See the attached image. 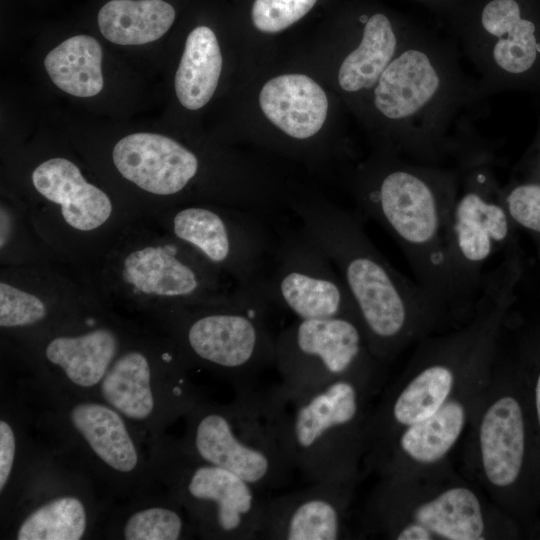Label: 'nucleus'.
<instances>
[{
	"label": "nucleus",
	"instance_id": "1",
	"mask_svg": "<svg viewBox=\"0 0 540 540\" xmlns=\"http://www.w3.org/2000/svg\"><path fill=\"white\" fill-rule=\"evenodd\" d=\"M85 276L106 308L152 319L249 296L152 218L133 220Z\"/></svg>",
	"mask_w": 540,
	"mask_h": 540
},
{
	"label": "nucleus",
	"instance_id": "2",
	"mask_svg": "<svg viewBox=\"0 0 540 540\" xmlns=\"http://www.w3.org/2000/svg\"><path fill=\"white\" fill-rule=\"evenodd\" d=\"M358 213L382 226L396 241L436 308L458 302L447 254L450 216L459 176L408 163L358 167Z\"/></svg>",
	"mask_w": 540,
	"mask_h": 540
},
{
	"label": "nucleus",
	"instance_id": "3",
	"mask_svg": "<svg viewBox=\"0 0 540 540\" xmlns=\"http://www.w3.org/2000/svg\"><path fill=\"white\" fill-rule=\"evenodd\" d=\"M289 206L336 267L373 354L391 352L418 317L437 309L416 281L379 252L357 211L318 198L291 199Z\"/></svg>",
	"mask_w": 540,
	"mask_h": 540
},
{
	"label": "nucleus",
	"instance_id": "4",
	"mask_svg": "<svg viewBox=\"0 0 540 540\" xmlns=\"http://www.w3.org/2000/svg\"><path fill=\"white\" fill-rule=\"evenodd\" d=\"M21 392L34 407L25 405L34 426L110 497L129 500L157 490L147 441L102 399L53 390L30 378Z\"/></svg>",
	"mask_w": 540,
	"mask_h": 540
},
{
	"label": "nucleus",
	"instance_id": "5",
	"mask_svg": "<svg viewBox=\"0 0 540 540\" xmlns=\"http://www.w3.org/2000/svg\"><path fill=\"white\" fill-rule=\"evenodd\" d=\"M19 201L38 234L66 264L87 274L136 218L122 200L88 180L64 156H52L29 174Z\"/></svg>",
	"mask_w": 540,
	"mask_h": 540
},
{
	"label": "nucleus",
	"instance_id": "6",
	"mask_svg": "<svg viewBox=\"0 0 540 540\" xmlns=\"http://www.w3.org/2000/svg\"><path fill=\"white\" fill-rule=\"evenodd\" d=\"M269 305L244 296L231 302L178 307L155 318L189 369L201 368L249 389L275 366V340L265 321Z\"/></svg>",
	"mask_w": 540,
	"mask_h": 540
},
{
	"label": "nucleus",
	"instance_id": "7",
	"mask_svg": "<svg viewBox=\"0 0 540 540\" xmlns=\"http://www.w3.org/2000/svg\"><path fill=\"white\" fill-rule=\"evenodd\" d=\"M184 419L179 440L201 460L237 474L263 492L289 483L294 469L281 445L267 392L238 390L226 405L202 398Z\"/></svg>",
	"mask_w": 540,
	"mask_h": 540
},
{
	"label": "nucleus",
	"instance_id": "8",
	"mask_svg": "<svg viewBox=\"0 0 540 540\" xmlns=\"http://www.w3.org/2000/svg\"><path fill=\"white\" fill-rule=\"evenodd\" d=\"M278 436L292 468L309 482L347 481L361 418L354 378L290 393L279 385L267 392Z\"/></svg>",
	"mask_w": 540,
	"mask_h": 540
},
{
	"label": "nucleus",
	"instance_id": "9",
	"mask_svg": "<svg viewBox=\"0 0 540 540\" xmlns=\"http://www.w3.org/2000/svg\"><path fill=\"white\" fill-rule=\"evenodd\" d=\"M159 485L186 512L197 537L259 539L264 492L237 474L201 460L165 434L147 441Z\"/></svg>",
	"mask_w": 540,
	"mask_h": 540
},
{
	"label": "nucleus",
	"instance_id": "10",
	"mask_svg": "<svg viewBox=\"0 0 540 540\" xmlns=\"http://www.w3.org/2000/svg\"><path fill=\"white\" fill-rule=\"evenodd\" d=\"M189 370L167 336L142 329L108 370L97 397L148 441L164 435L202 399Z\"/></svg>",
	"mask_w": 540,
	"mask_h": 540
},
{
	"label": "nucleus",
	"instance_id": "11",
	"mask_svg": "<svg viewBox=\"0 0 540 540\" xmlns=\"http://www.w3.org/2000/svg\"><path fill=\"white\" fill-rule=\"evenodd\" d=\"M262 215L237 206L197 202L148 218L229 278L239 291L268 304L263 287L277 239Z\"/></svg>",
	"mask_w": 540,
	"mask_h": 540
},
{
	"label": "nucleus",
	"instance_id": "12",
	"mask_svg": "<svg viewBox=\"0 0 540 540\" xmlns=\"http://www.w3.org/2000/svg\"><path fill=\"white\" fill-rule=\"evenodd\" d=\"M142 329L107 309L70 326L1 343L33 381L53 390L97 397L108 370Z\"/></svg>",
	"mask_w": 540,
	"mask_h": 540
},
{
	"label": "nucleus",
	"instance_id": "13",
	"mask_svg": "<svg viewBox=\"0 0 540 540\" xmlns=\"http://www.w3.org/2000/svg\"><path fill=\"white\" fill-rule=\"evenodd\" d=\"M94 483L63 453L49 451L1 519L5 538L81 540L98 536L110 506L99 500Z\"/></svg>",
	"mask_w": 540,
	"mask_h": 540
},
{
	"label": "nucleus",
	"instance_id": "14",
	"mask_svg": "<svg viewBox=\"0 0 540 540\" xmlns=\"http://www.w3.org/2000/svg\"><path fill=\"white\" fill-rule=\"evenodd\" d=\"M487 158H463L451 211L447 254L458 302L479 296L486 264L511 238L514 222Z\"/></svg>",
	"mask_w": 540,
	"mask_h": 540
},
{
	"label": "nucleus",
	"instance_id": "15",
	"mask_svg": "<svg viewBox=\"0 0 540 540\" xmlns=\"http://www.w3.org/2000/svg\"><path fill=\"white\" fill-rule=\"evenodd\" d=\"M84 274L67 264L1 266V340L70 326L107 310Z\"/></svg>",
	"mask_w": 540,
	"mask_h": 540
},
{
	"label": "nucleus",
	"instance_id": "16",
	"mask_svg": "<svg viewBox=\"0 0 540 540\" xmlns=\"http://www.w3.org/2000/svg\"><path fill=\"white\" fill-rule=\"evenodd\" d=\"M371 352L362 326L348 317L298 319L275 340V367L290 393L354 378L367 365Z\"/></svg>",
	"mask_w": 540,
	"mask_h": 540
},
{
	"label": "nucleus",
	"instance_id": "17",
	"mask_svg": "<svg viewBox=\"0 0 540 540\" xmlns=\"http://www.w3.org/2000/svg\"><path fill=\"white\" fill-rule=\"evenodd\" d=\"M263 298L298 319L348 317L360 322L336 267L303 227L277 238Z\"/></svg>",
	"mask_w": 540,
	"mask_h": 540
},
{
	"label": "nucleus",
	"instance_id": "18",
	"mask_svg": "<svg viewBox=\"0 0 540 540\" xmlns=\"http://www.w3.org/2000/svg\"><path fill=\"white\" fill-rule=\"evenodd\" d=\"M110 157L115 172L136 192L128 202L136 219L199 202L192 184L201 172L200 158L177 140L132 133L115 143Z\"/></svg>",
	"mask_w": 540,
	"mask_h": 540
},
{
	"label": "nucleus",
	"instance_id": "19",
	"mask_svg": "<svg viewBox=\"0 0 540 540\" xmlns=\"http://www.w3.org/2000/svg\"><path fill=\"white\" fill-rule=\"evenodd\" d=\"M346 481L311 482L268 497L259 539L336 540L343 538Z\"/></svg>",
	"mask_w": 540,
	"mask_h": 540
},
{
	"label": "nucleus",
	"instance_id": "20",
	"mask_svg": "<svg viewBox=\"0 0 540 540\" xmlns=\"http://www.w3.org/2000/svg\"><path fill=\"white\" fill-rule=\"evenodd\" d=\"M445 76L435 56L413 44L395 56L374 88V104L392 120L418 119L441 97Z\"/></svg>",
	"mask_w": 540,
	"mask_h": 540
},
{
	"label": "nucleus",
	"instance_id": "21",
	"mask_svg": "<svg viewBox=\"0 0 540 540\" xmlns=\"http://www.w3.org/2000/svg\"><path fill=\"white\" fill-rule=\"evenodd\" d=\"M99 535L122 540H180L196 536L181 505L165 490L129 499L110 507Z\"/></svg>",
	"mask_w": 540,
	"mask_h": 540
},
{
	"label": "nucleus",
	"instance_id": "22",
	"mask_svg": "<svg viewBox=\"0 0 540 540\" xmlns=\"http://www.w3.org/2000/svg\"><path fill=\"white\" fill-rule=\"evenodd\" d=\"M259 103L276 127L298 140L317 134L328 110L324 90L303 74H286L269 80L260 92Z\"/></svg>",
	"mask_w": 540,
	"mask_h": 540
},
{
	"label": "nucleus",
	"instance_id": "23",
	"mask_svg": "<svg viewBox=\"0 0 540 540\" xmlns=\"http://www.w3.org/2000/svg\"><path fill=\"white\" fill-rule=\"evenodd\" d=\"M482 463L488 480L498 486L513 484L525 454V424L519 402L505 396L485 412L479 432Z\"/></svg>",
	"mask_w": 540,
	"mask_h": 540
},
{
	"label": "nucleus",
	"instance_id": "24",
	"mask_svg": "<svg viewBox=\"0 0 540 540\" xmlns=\"http://www.w3.org/2000/svg\"><path fill=\"white\" fill-rule=\"evenodd\" d=\"M0 496L4 518L37 465L49 451L31 439V418L22 399L5 397L0 413Z\"/></svg>",
	"mask_w": 540,
	"mask_h": 540
},
{
	"label": "nucleus",
	"instance_id": "25",
	"mask_svg": "<svg viewBox=\"0 0 540 540\" xmlns=\"http://www.w3.org/2000/svg\"><path fill=\"white\" fill-rule=\"evenodd\" d=\"M481 25L491 43L489 57L496 68L509 75L530 70L540 52L534 23L521 15L516 0H492L481 13Z\"/></svg>",
	"mask_w": 540,
	"mask_h": 540
},
{
	"label": "nucleus",
	"instance_id": "26",
	"mask_svg": "<svg viewBox=\"0 0 540 540\" xmlns=\"http://www.w3.org/2000/svg\"><path fill=\"white\" fill-rule=\"evenodd\" d=\"M175 10L163 0H111L98 12L102 35L118 45L156 41L172 26Z\"/></svg>",
	"mask_w": 540,
	"mask_h": 540
},
{
	"label": "nucleus",
	"instance_id": "27",
	"mask_svg": "<svg viewBox=\"0 0 540 540\" xmlns=\"http://www.w3.org/2000/svg\"><path fill=\"white\" fill-rule=\"evenodd\" d=\"M222 70V56L214 32L206 26L188 35L176 75L179 102L189 110L202 108L213 96Z\"/></svg>",
	"mask_w": 540,
	"mask_h": 540
},
{
	"label": "nucleus",
	"instance_id": "28",
	"mask_svg": "<svg viewBox=\"0 0 540 540\" xmlns=\"http://www.w3.org/2000/svg\"><path fill=\"white\" fill-rule=\"evenodd\" d=\"M101 62L99 42L89 35H76L52 49L44 59V67L62 91L88 98L103 89Z\"/></svg>",
	"mask_w": 540,
	"mask_h": 540
},
{
	"label": "nucleus",
	"instance_id": "29",
	"mask_svg": "<svg viewBox=\"0 0 540 540\" xmlns=\"http://www.w3.org/2000/svg\"><path fill=\"white\" fill-rule=\"evenodd\" d=\"M398 46L390 20L381 13L365 23L362 39L356 49L343 60L338 81L347 92L370 89L395 57Z\"/></svg>",
	"mask_w": 540,
	"mask_h": 540
},
{
	"label": "nucleus",
	"instance_id": "30",
	"mask_svg": "<svg viewBox=\"0 0 540 540\" xmlns=\"http://www.w3.org/2000/svg\"><path fill=\"white\" fill-rule=\"evenodd\" d=\"M417 522L449 540L482 539L484 520L476 495L464 487L451 488L423 503L414 512Z\"/></svg>",
	"mask_w": 540,
	"mask_h": 540
},
{
	"label": "nucleus",
	"instance_id": "31",
	"mask_svg": "<svg viewBox=\"0 0 540 540\" xmlns=\"http://www.w3.org/2000/svg\"><path fill=\"white\" fill-rule=\"evenodd\" d=\"M53 264L66 263L38 234L24 205L19 200L8 201L2 198L0 202V265Z\"/></svg>",
	"mask_w": 540,
	"mask_h": 540
},
{
	"label": "nucleus",
	"instance_id": "32",
	"mask_svg": "<svg viewBox=\"0 0 540 540\" xmlns=\"http://www.w3.org/2000/svg\"><path fill=\"white\" fill-rule=\"evenodd\" d=\"M464 422V407L457 401H446L431 416L407 426L399 445L418 462H436L455 444Z\"/></svg>",
	"mask_w": 540,
	"mask_h": 540
},
{
	"label": "nucleus",
	"instance_id": "33",
	"mask_svg": "<svg viewBox=\"0 0 540 540\" xmlns=\"http://www.w3.org/2000/svg\"><path fill=\"white\" fill-rule=\"evenodd\" d=\"M453 382L454 374L449 366L437 363L426 367L394 400L392 419L409 426L431 416L446 402Z\"/></svg>",
	"mask_w": 540,
	"mask_h": 540
},
{
	"label": "nucleus",
	"instance_id": "34",
	"mask_svg": "<svg viewBox=\"0 0 540 540\" xmlns=\"http://www.w3.org/2000/svg\"><path fill=\"white\" fill-rule=\"evenodd\" d=\"M317 0H255L252 21L261 32H280L306 15Z\"/></svg>",
	"mask_w": 540,
	"mask_h": 540
},
{
	"label": "nucleus",
	"instance_id": "35",
	"mask_svg": "<svg viewBox=\"0 0 540 540\" xmlns=\"http://www.w3.org/2000/svg\"><path fill=\"white\" fill-rule=\"evenodd\" d=\"M513 222L540 236V180H529L502 190Z\"/></svg>",
	"mask_w": 540,
	"mask_h": 540
},
{
	"label": "nucleus",
	"instance_id": "36",
	"mask_svg": "<svg viewBox=\"0 0 540 540\" xmlns=\"http://www.w3.org/2000/svg\"><path fill=\"white\" fill-rule=\"evenodd\" d=\"M398 540H430V530L419 522L409 523L399 530L396 535Z\"/></svg>",
	"mask_w": 540,
	"mask_h": 540
},
{
	"label": "nucleus",
	"instance_id": "37",
	"mask_svg": "<svg viewBox=\"0 0 540 540\" xmlns=\"http://www.w3.org/2000/svg\"><path fill=\"white\" fill-rule=\"evenodd\" d=\"M535 405H536V413H537V419L540 427V372L537 377L536 386H535Z\"/></svg>",
	"mask_w": 540,
	"mask_h": 540
}]
</instances>
